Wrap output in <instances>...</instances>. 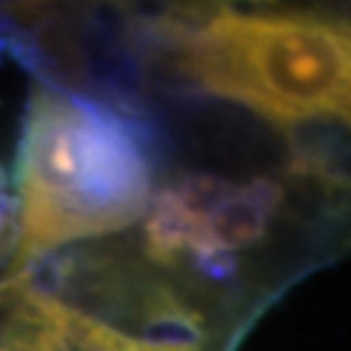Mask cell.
Listing matches in <instances>:
<instances>
[{
	"label": "cell",
	"mask_w": 351,
	"mask_h": 351,
	"mask_svg": "<svg viewBox=\"0 0 351 351\" xmlns=\"http://www.w3.org/2000/svg\"><path fill=\"white\" fill-rule=\"evenodd\" d=\"M162 37L201 91L271 123L291 169L351 190V11L172 13Z\"/></svg>",
	"instance_id": "6da1fadb"
},
{
	"label": "cell",
	"mask_w": 351,
	"mask_h": 351,
	"mask_svg": "<svg viewBox=\"0 0 351 351\" xmlns=\"http://www.w3.org/2000/svg\"><path fill=\"white\" fill-rule=\"evenodd\" d=\"M154 159L136 117L101 101L39 91L19 159V261L143 219Z\"/></svg>",
	"instance_id": "7a4b0ae2"
},
{
	"label": "cell",
	"mask_w": 351,
	"mask_h": 351,
	"mask_svg": "<svg viewBox=\"0 0 351 351\" xmlns=\"http://www.w3.org/2000/svg\"><path fill=\"white\" fill-rule=\"evenodd\" d=\"M19 252V203L8 193V182L0 169V263H8Z\"/></svg>",
	"instance_id": "3957f363"
}]
</instances>
